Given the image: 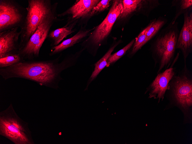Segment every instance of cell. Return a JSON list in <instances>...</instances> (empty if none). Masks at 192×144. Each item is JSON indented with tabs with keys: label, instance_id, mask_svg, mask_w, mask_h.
I'll return each mask as SVG.
<instances>
[{
	"label": "cell",
	"instance_id": "7",
	"mask_svg": "<svg viewBox=\"0 0 192 144\" xmlns=\"http://www.w3.org/2000/svg\"><path fill=\"white\" fill-rule=\"evenodd\" d=\"M190 72L186 64L184 69L177 76L172 78V91L174 99L178 104L185 109L192 104V82Z\"/></svg>",
	"mask_w": 192,
	"mask_h": 144
},
{
	"label": "cell",
	"instance_id": "17",
	"mask_svg": "<svg viewBox=\"0 0 192 144\" xmlns=\"http://www.w3.org/2000/svg\"><path fill=\"white\" fill-rule=\"evenodd\" d=\"M73 24L68 26H64L51 31L49 34V37L53 41V45L56 46L58 45L64 38L70 34L74 31L72 30Z\"/></svg>",
	"mask_w": 192,
	"mask_h": 144
},
{
	"label": "cell",
	"instance_id": "9",
	"mask_svg": "<svg viewBox=\"0 0 192 144\" xmlns=\"http://www.w3.org/2000/svg\"><path fill=\"white\" fill-rule=\"evenodd\" d=\"M184 22L178 36L176 49L181 51L185 64L192 52V7L183 14Z\"/></svg>",
	"mask_w": 192,
	"mask_h": 144
},
{
	"label": "cell",
	"instance_id": "21",
	"mask_svg": "<svg viewBox=\"0 0 192 144\" xmlns=\"http://www.w3.org/2000/svg\"><path fill=\"white\" fill-rule=\"evenodd\" d=\"M135 41V39H133L128 44L122 49L112 55H111L107 60V66L117 61L122 57L126 51L129 50L132 47Z\"/></svg>",
	"mask_w": 192,
	"mask_h": 144
},
{
	"label": "cell",
	"instance_id": "1",
	"mask_svg": "<svg viewBox=\"0 0 192 144\" xmlns=\"http://www.w3.org/2000/svg\"><path fill=\"white\" fill-rule=\"evenodd\" d=\"M67 67L64 62L28 60L0 68V75L5 80L20 78L36 82L41 86L57 89L62 78L61 72Z\"/></svg>",
	"mask_w": 192,
	"mask_h": 144
},
{
	"label": "cell",
	"instance_id": "3",
	"mask_svg": "<svg viewBox=\"0 0 192 144\" xmlns=\"http://www.w3.org/2000/svg\"><path fill=\"white\" fill-rule=\"evenodd\" d=\"M0 135L15 144H34L28 123L21 119L11 103L0 112Z\"/></svg>",
	"mask_w": 192,
	"mask_h": 144
},
{
	"label": "cell",
	"instance_id": "20",
	"mask_svg": "<svg viewBox=\"0 0 192 144\" xmlns=\"http://www.w3.org/2000/svg\"><path fill=\"white\" fill-rule=\"evenodd\" d=\"M146 30L147 28H146L140 32L135 39V41L132 45L133 47L130 52V55H134L147 43Z\"/></svg>",
	"mask_w": 192,
	"mask_h": 144
},
{
	"label": "cell",
	"instance_id": "6",
	"mask_svg": "<svg viewBox=\"0 0 192 144\" xmlns=\"http://www.w3.org/2000/svg\"><path fill=\"white\" fill-rule=\"evenodd\" d=\"M54 14L44 19L19 54L25 60H33L39 56L40 50L48 34L54 19Z\"/></svg>",
	"mask_w": 192,
	"mask_h": 144
},
{
	"label": "cell",
	"instance_id": "13",
	"mask_svg": "<svg viewBox=\"0 0 192 144\" xmlns=\"http://www.w3.org/2000/svg\"><path fill=\"white\" fill-rule=\"evenodd\" d=\"M100 0H80L65 12L58 15L63 16L66 14H71L73 18H78L85 16L91 12Z\"/></svg>",
	"mask_w": 192,
	"mask_h": 144
},
{
	"label": "cell",
	"instance_id": "19",
	"mask_svg": "<svg viewBox=\"0 0 192 144\" xmlns=\"http://www.w3.org/2000/svg\"><path fill=\"white\" fill-rule=\"evenodd\" d=\"M24 60L18 53L0 58V68L11 66Z\"/></svg>",
	"mask_w": 192,
	"mask_h": 144
},
{
	"label": "cell",
	"instance_id": "4",
	"mask_svg": "<svg viewBox=\"0 0 192 144\" xmlns=\"http://www.w3.org/2000/svg\"><path fill=\"white\" fill-rule=\"evenodd\" d=\"M28 5L26 7L27 15L20 27L21 34L19 50L27 43L41 22L54 14L50 1L28 0Z\"/></svg>",
	"mask_w": 192,
	"mask_h": 144
},
{
	"label": "cell",
	"instance_id": "12",
	"mask_svg": "<svg viewBox=\"0 0 192 144\" xmlns=\"http://www.w3.org/2000/svg\"><path fill=\"white\" fill-rule=\"evenodd\" d=\"M123 9L118 19L125 18L135 12L140 11L144 8L153 10L156 7L154 0H123L122 1Z\"/></svg>",
	"mask_w": 192,
	"mask_h": 144
},
{
	"label": "cell",
	"instance_id": "16",
	"mask_svg": "<svg viewBox=\"0 0 192 144\" xmlns=\"http://www.w3.org/2000/svg\"><path fill=\"white\" fill-rule=\"evenodd\" d=\"M116 46V45H114L95 64L94 71L88 82L85 90L87 89L90 83L96 78L101 70L106 66H107V60Z\"/></svg>",
	"mask_w": 192,
	"mask_h": 144
},
{
	"label": "cell",
	"instance_id": "2",
	"mask_svg": "<svg viewBox=\"0 0 192 144\" xmlns=\"http://www.w3.org/2000/svg\"><path fill=\"white\" fill-rule=\"evenodd\" d=\"M178 22L172 20L154 37L150 47L155 66L158 65V73L163 69L173 66L179 53L175 57L176 45L180 31Z\"/></svg>",
	"mask_w": 192,
	"mask_h": 144
},
{
	"label": "cell",
	"instance_id": "18",
	"mask_svg": "<svg viewBox=\"0 0 192 144\" xmlns=\"http://www.w3.org/2000/svg\"><path fill=\"white\" fill-rule=\"evenodd\" d=\"M171 7H175V16L172 19L174 22L187 9L192 7V0H173L171 2Z\"/></svg>",
	"mask_w": 192,
	"mask_h": 144
},
{
	"label": "cell",
	"instance_id": "15",
	"mask_svg": "<svg viewBox=\"0 0 192 144\" xmlns=\"http://www.w3.org/2000/svg\"><path fill=\"white\" fill-rule=\"evenodd\" d=\"M89 31V30L80 31L72 37L64 40L60 44L54 46L52 48L53 50L50 53V55H54L73 46L79 40L86 36Z\"/></svg>",
	"mask_w": 192,
	"mask_h": 144
},
{
	"label": "cell",
	"instance_id": "22",
	"mask_svg": "<svg viewBox=\"0 0 192 144\" xmlns=\"http://www.w3.org/2000/svg\"><path fill=\"white\" fill-rule=\"evenodd\" d=\"M110 1L111 0H102L99 1L92 10L91 15H93L97 12L103 11L107 8L110 6Z\"/></svg>",
	"mask_w": 192,
	"mask_h": 144
},
{
	"label": "cell",
	"instance_id": "10",
	"mask_svg": "<svg viewBox=\"0 0 192 144\" xmlns=\"http://www.w3.org/2000/svg\"><path fill=\"white\" fill-rule=\"evenodd\" d=\"M172 67L158 73L146 91H149V98L158 99L159 102L163 100L169 83L175 75V70Z\"/></svg>",
	"mask_w": 192,
	"mask_h": 144
},
{
	"label": "cell",
	"instance_id": "5",
	"mask_svg": "<svg viewBox=\"0 0 192 144\" xmlns=\"http://www.w3.org/2000/svg\"><path fill=\"white\" fill-rule=\"evenodd\" d=\"M27 13L24 7L14 0H0V32L23 24Z\"/></svg>",
	"mask_w": 192,
	"mask_h": 144
},
{
	"label": "cell",
	"instance_id": "14",
	"mask_svg": "<svg viewBox=\"0 0 192 144\" xmlns=\"http://www.w3.org/2000/svg\"><path fill=\"white\" fill-rule=\"evenodd\" d=\"M168 19L166 18L160 16L151 20L146 27L147 43L154 38L167 23Z\"/></svg>",
	"mask_w": 192,
	"mask_h": 144
},
{
	"label": "cell",
	"instance_id": "8",
	"mask_svg": "<svg viewBox=\"0 0 192 144\" xmlns=\"http://www.w3.org/2000/svg\"><path fill=\"white\" fill-rule=\"evenodd\" d=\"M122 1H113L106 18L94 31L91 38L92 42L94 45H100L110 33L114 23L122 11Z\"/></svg>",
	"mask_w": 192,
	"mask_h": 144
},
{
	"label": "cell",
	"instance_id": "11",
	"mask_svg": "<svg viewBox=\"0 0 192 144\" xmlns=\"http://www.w3.org/2000/svg\"><path fill=\"white\" fill-rule=\"evenodd\" d=\"M19 27L0 32V58L17 53L19 39L21 34Z\"/></svg>",
	"mask_w": 192,
	"mask_h": 144
}]
</instances>
